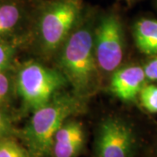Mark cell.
Here are the masks:
<instances>
[{
  "mask_svg": "<svg viewBox=\"0 0 157 157\" xmlns=\"http://www.w3.org/2000/svg\"><path fill=\"white\" fill-rule=\"evenodd\" d=\"M94 25L93 16L83 14L55 56L58 69L73 93L84 100L95 94L101 85L94 45Z\"/></svg>",
  "mask_w": 157,
  "mask_h": 157,
  "instance_id": "1",
  "label": "cell"
},
{
  "mask_svg": "<svg viewBox=\"0 0 157 157\" xmlns=\"http://www.w3.org/2000/svg\"><path fill=\"white\" fill-rule=\"evenodd\" d=\"M84 101L73 93L60 91L47 104L33 112L22 133L31 157L52 155V140L57 130L67 120L83 111Z\"/></svg>",
  "mask_w": 157,
  "mask_h": 157,
  "instance_id": "2",
  "label": "cell"
},
{
  "mask_svg": "<svg viewBox=\"0 0 157 157\" xmlns=\"http://www.w3.org/2000/svg\"><path fill=\"white\" fill-rule=\"evenodd\" d=\"M83 0H47L39 7L34 38L38 52L45 59L55 58L84 14Z\"/></svg>",
  "mask_w": 157,
  "mask_h": 157,
  "instance_id": "3",
  "label": "cell"
},
{
  "mask_svg": "<svg viewBox=\"0 0 157 157\" xmlns=\"http://www.w3.org/2000/svg\"><path fill=\"white\" fill-rule=\"evenodd\" d=\"M15 85L24 109L34 112L47 104L68 82L58 68L31 60L19 68Z\"/></svg>",
  "mask_w": 157,
  "mask_h": 157,
  "instance_id": "4",
  "label": "cell"
},
{
  "mask_svg": "<svg viewBox=\"0 0 157 157\" xmlns=\"http://www.w3.org/2000/svg\"><path fill=\"white\" fill-rule=\"evenodd\" d=\"M125 33L119 15L105 13L95 21L94 45L101 73L111 74L121 67L125 54Z\"/></svg>",
  "mask_w": 157,
  "mask_h": 157,
  "instance_id": "5",
  "label": "cell"
},
{
  "mask_svg": "<svg viewBox=\"0 0 157 157\" xmlns=\"http://www.w3.org/2000/svg\"><path fill=\"white\" fill-rule=\"evenodd\" d=\"M136 135L132 125L119 116H109L101 121L96 135L97 157H133Z\"/></svg>",
  "mask_w": 157,
  "mask_h": 157,
  "instance_id": "6",
  "label": "cell"
},
{
  "mask_svg": "<svg viewBox=\"0 0 157 157\" xmlns=\"http://www.w3.org/2000/svg\"><path fill=\"white\" fill-rule=\"evenodd\" d=\"M144 69L140 66H127L117 68L111 73L109 89L123 102H134L146 85Z\"/></svg>",
  "mask_w": 157,
  "mask_h": 157,
  "instance_id": "7",
  "label": "cell"
},
{
  "mask_svg": "<svg viewBox=\"0 0 157 157\" xmlns=\"http://www.w3.org/2000/svg\"><path fill=\"white\" fill-rule=\"evenodd\" d=\"M86 142L83 125L76 120L68 119L57 130L52 140L53 157H77Z\"/></svg>",
  "mask_w": 157,
  "mask_h": 157,
  "instance_id": "8",
  "label": "cell"
},
{
  "mask_svg": "<svg viewBox=\"0 0 157 157\" xmlns=\"http://www.w3.org/2000/svg\"><path fill=\"white\" fill-rule=\"evenodd\" d=\"M135 45L141 53L157 56V20L141 17L133 26Z\"/></svg>",
  "mask_w": 157,
  "mask_h": 157,
  "instance_id": "9",
  "label": "cell"
},
{
  "mask_svg": "<svg viewBox=\"0 0 157 157\" xmlns=\"http://www.w3.org/2000/svg\"><path fill=\"white\" fill-rule=\"evenodd\" d=\"M23 9L16 2H0V39L13 33L20 25Z\"/></svg>",
  "mask_w": 157,
  "mask_h": 157,
  "instance_id": "10",
  "label": "cell"
},
{
  "mask_svg": "<svg viewBox=\"0 0 157 157\" xmlns=\"http://www.w3.org/2000/svg\"><path fill=\"white\" fill-rule=\"evenodd\" d=\"M0 157H31L28 150L8 137L0 139Z\"/></svg>",
  "mask_w": 157,
  "mask_h": 157,
  "instance_id": "11",
  "label": "cell"
},
{
  "mask_svg": "<svg viewBox=\"0 0 157 157\" xmlns=\"http://www.w3.org/2000/svg\"><path fill=\"white\" fill-rule=\"evenodd\" d=\"M140 103L147 112L157 113V86L145 85L139 94Z\"/></svg>",
  "mask_w": 157,
  "mask_h": 157,
  "instance_id": "12",
  "label": "cell"
},
{
  "mask_svg": "<svg viewBox=\"0 0 157 157\" xmlns=\"http://www.w3.org/2000/svg\"><path fill=\"white\" fill-rule=\"evenodd\" d=\"M16 54V47L10 41L0 39V73L7 71Z\"/></svg>",
  "mask_w": 157,
  "mask_h": 157,
  "instance_id": "13",
  "label": "cell"
},
{
  "mask_svg": "<svg viewBox=\"0 0 157 157\" xmlns=\"http://www.w3.org/2000/svg\"><path fill=\"white\" fill-rule=\"evenodd\" d=\"M12 91V83L7 71L0 73V107L9 101Z\"/></svg>",
  "mask_w": 157,
  "mask_h": 157,
  "instance_id": "14",
  "label": "cell"
},
{
  "mask_svg": "<svg viewBox=\"0 0 157 157\" xmlns=\"http://www.w3.org/2000/svg\"><path fill=\"white\" fill-rule=\"evenodd\" d=\"M12 129V121L10 114L0 107V139L8 137Z\"/></svg>",
  "mask_w": 157,
  "mask_h": 157,
  "instance_id": "15",
  "label": "cell"
},
{
  "mask_svg": "<svg viewBox=\"0 0 157 157\" xmlns=\"http://www.w3.org/2000/svg\"><path fill=\"white\" fill-rule=\"evenodd\" d=\"M143 69L147 80L157 81V57L147 62Z\"/></svg>",
  "mask_w": 157,
  "mask_h": 157,
  "instance_id": "16",
  "label": "cell"
},
{
  "mask_svg": "<svg viewBox=\"0 0 157 157\" xmlns=\"http://www.w3.org/2000/svg\"><path fill=\"white\" fill-rule=\"evenodd\" d=\"M128 1H131V0H128Z\"/></svg>",
  "mask_w": 157,
  "mask_h": 157,
  "instance_id": "17",
  "label": "cell"
}]
</instances>
